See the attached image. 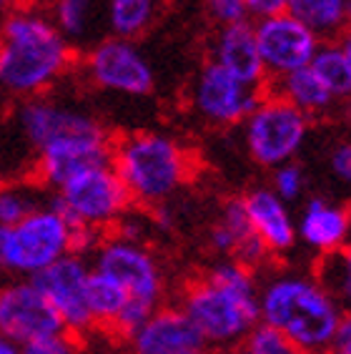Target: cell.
Returning a JSON list of instances; mask_svg holds the SVG:
<instances>
[{"instance_id":"cell-1","label":"cell","mask_w":351,"mask_h":354,"mask_svg":"<svg viewBox=\"0 0 351 354\" xmlns=\"http://www.w3.org/2000/svg\"><path fill=\"white\" fill-rule=\"evenodd\" d=\"M176 304L203 349L231 354L258 324V274L234 259H216L181 286Z\"/></svg>"},{"instance_id":"cell-2","label":"cell","mask_w":351,"mask_h":354,"mask_svg":"<svg viewBox=\"0 0 351 354\" xmlns=\"http://www.w3.org/2000/svg\"><path fill=\"white\" fill-rule=\"evenodd\" d=\"M344 307L314 272L271 269L258 274V322L276 329L294 352L331 354Z\"/></svg>"},{"instance_id":"cell-3","label":"cell","mask_w":351,"mask_h":354,"mask_svg":"<svg viewBox=\"0 0 351 354\" xmlns=\"http://www.w3.org/2000/svg\"><path fill=\"white\" fill-rule=\"evenodd\" d=\"M73 46L41 8H10L0 21V88L35 98L70 66Z\"/></svg>"},{"instance_id":"cell-4","label":"cell","mask_w":351,"mask_h":354,"mask_svg":"<svg viewBox=\"0 0 351 354\" xmlns=\"http://www.w3.org/2000/svg\"><path fill=\"white\" fill-rule=\"evenodd\" d=\"M111 166L133 206L153 212L196 174V158L183 141L163 131H133L113 141Z\"/></svg>"},{"instance_id":"cell-5","label":"cell","mask_w":351,"mask_h":354,"mask_svg":"<svg viewBox=\"0 0 351 354\" xmlns=\"http://www.w3.org/2000/svg\"><path fill=\"white\" fill-rule=\"evenodd\" d=\"M68 254H75V229L50 201L21 224L0 226V277L6 279H35Z\"/></svg>"},{"instance_id":"cell-6","label":"cell","mask_w":351,"mask_h":354,"mask_svg":"<svg viewBox=\"0 0 351 354\" xmlns=\"http://www.w3.org/2000/svg\"><path fill=\"white\" fill-rule=\"evenodd\" d=\"M91 269L101 272L129 294L131 304L146 317L161 309L169 299V274L149 244L126 241L106 234L88 257Z\"/></svg>"},{"instance_id":"cell-7","label":"cell","mask_w":351,"mask_h":354,"mask_svg":"<svg viewBox=\"0 0 351 354\" xmlns=\"http://www.w3.org/2000/svg\"><path fill=\"white\" fill-rule=\"evenodd\" d=\"M50 206L68 218L73 229L93 232L98 236L113 232V226L133 209L129 191L113 166H95L50 194Z\"/></svg>"},{"instance_id":"cell-8","label":"cell","mask_w":351,"mask_h":354,"mask_svg":"<svg viewBox=\"0 0 351 354\" xmlns=\"http://www.w3.org/2000/svg\"><path fill=\"white\" fill-rule=\"evenodd\" d=\"M241 126L249 158L261 169L274 171L296 161L309 138L311 118L286 103L284 98L266 91L256 111Z\"/></svg>"},{"instance_id":"cell-9","label":"cell","mask_w":351,"mask_h":354,"mask_svg":"<svg viewBox=\"0 0 351 354\" xmlns=\"http://www.w3.org/2000/svg\"><path fill=\"white\" fill-rule=\"evenodd\" d=\"M266 88H251L236 81L229 71L206 61L191 86V109L196 116L216 129L241 126L256 111Z\"/></svg>"},{"instance_id":"cell-10","label":"cell","mask_w":351,"mask_h":354,"mask_svg":"<svg viewBox=\"0 0 351 354\" xmlns=\"http://www.w3.org/2000/svg\"><path fill=\"white\" fill-rule=\"evenodd\" d=\"M113 141L115 138L108 133V129L98 123L91 131L50 143L35 153V184L53 194L83 171L111 164Z\"/></svg>"},{"instance_id":"cell-11","label":"cell","mask_w":351,"mask_h":354,"mask_svg":"<svg viewBox=\"0 0 351 354\" xmlns=\"http://www.w3.org/2000/svg\"><path fill=\"white\" fill-rule=\"evenodd\" d=\"M35 286L43 292L50 307L55 309L63 329L83 339L95 332L91 307H88V281H91V261L83 254H68L46 272L35 277Z\"/></svg>"},{"instance_id":"cell-12","label":"cell","mask_w":351,"mask_h":354,"mask_svg":"<svg viewBox=\"0 0 351 354\" xmlns=\"http://www.w3.org/2000/svg\"><path fill=\"white\" fill-rule=\"evenodd\" d=\"M86 73L98 88L123 95H149L155 86L153 68L141 48L113 35L88 50Z\"/></svg>"},{"instance_id":"cell-13","label":"cell","mask_w":351,"mask_h":354,"mask_svg":"<svg viewBox=\"0 0 351 354\" xmlns=\"http://www.w3.org/2000/svg\"><path fill=\"white\" fill-rule=\"evenodd\" d=\"M254 38H256L258 55H261L269 83L284 78L294 71L306 68L321 46L316 35L306 26H301L296 18H291L289 13L256 21Z\"/></svg>"},{"instance_id":"cell-14","label":"cell","mask_w":351,"mask_h":354,"mask_svg":"<svg viewBox=\"0 0 351 354\" xmlns=\"http://www.w3.org/2000/svg\"><path fill=\"white\" fill-rule=\"evenodd\" d=\"M61 329L58 314L33 279H8L0 284V332L6 337L23 347Z\"/></svg>"},{"instance_id":"cell-15","label":"cell","mask_w":351,"mask_h":354,"mask_svg":"<svg viewBox=\"0 0 351 354\" xmlns=\"http://www.w3.org/2000/svg\"><path fill=\"white\" fill-rule=\"evenodd\" d=\"M206 246L216 259H234L254 269L256 274L261 266L274 261L271 254L266 252V246L261 244V239L251 229L241 196L229 198L221 206L218 218L206 232Z\"/></svg>"},{"instance_id":"cell-16","label":"cell","mask_w":351,"mask_h":354,"mask_svg":"<svg viewBox=\"0 0 351 354\" xmlns=\"http://www.w3.org/2000/svg\"><path fill=\"white\" fill-rule=\"evenodd\" d=\"M351 239V209L326 196H311L296 216V244L316 259L341 252Z\"/></svg>"},{"instance_id":"cell-17","label":"cell","mask_w":351,"mask_h":354,"mask_svg":"<svg viewBox=\"0 0 351 354\" xmlns=\"http://www.w3.org/2000/svg\"><path fill=\"white\" fill-rule=\"evenodd\" d=\"M15 118H18V129H21L23 138L35 153L50 143L61 141V138L91 131L101 123L91 113H83V111L70 109V106H61V103L48 101L41 95L26 98Z\"/></svg>"},{"instance_id":"cell-18","label":"cell","mask_w":351,"mask_h":354,"mask_svg":"<svg viewBox=\"0 0 351 354\" xmlns=\"http://www.w3.org/2000/svg\"><path fill=\"white\" fill-rule=\"evenodd\" d=\"M129 354H189L203 349L196 329L178 304H163L126 337Z\"/></svg>"},{"instance_id":"cell-19","label":"cell","mask_w":351,"mask_h":354,"mask_svg":"<svg viewBox=\"0 0 351 354\" xmlns=\"http://www.w3.org/2000/svg\"><path fill=\"white\" fill-rule=\"evenodd\" d=\"M241 201L251 229L261 239L271 259L286 257L296 246V218L289 204H284L269 186H254L243 194Z\"/></svg>"},{"instance_id":"cell-20","label":"cell","mask_w":351,"mask_h":354,"mask_svg":"<svg viewBox=\"0 0 351 354\" xmlns=\"http://www.w3.org/2000/svg\"><path fill=\"white\" fill-rule=\"evenodd\" d=\"M211 61L221 66L223 71H229L243 86H251V88L269 86L256 38H254V23L246 21L238 26L218 28L211 43Z\"/></svg>"},{"instance_id":"cell-21","label":"cell","mask_w":351,"mask_h":354,"mask_svg":"<svg viewBox=\"0 0 351 354\" xmlns=\"http://www.w3.org/2000/svg\"><path fill=\"white\" fill-rule=\"evenodd\" d=\"M266 91L278 95V98H284L286 103H291L294 109H298L309 118L324 116V113H329L336 106L334 95L324 88V83L319 81L316 73L309 66L301 71H294V73L284 75V78L271 81L266 86Z\"/></svg>"},{"instance_id":"cell-22","label":"cell","mask_w":351,"mask_h":354,"mask_svg":"<svg viewBox=\"0 0 351 354\" xmlns=\"http://www.w3.org/2000/svg\"><path fill=\"white\" fill-rule=\"evenodd\" d=\"M286 13L306 26L319 41H336L349 26L346 0H289Z\"/></svg>"},{"instance_id":"cell-23","label":"cell","mask_w":351,"mask_h":354,"mask_svg":"<svg viewBox=\"0 0 351 354\" xmlns=\"http://www.w3.org/2000/svg\"><path fill=\"white\" fill-rule=\"evenodd\" d=\"M158 0H106V23L113 38H141L155 21Z\"/></svg>"},{"instance_id":"cell-24","label":"cell","mask_w":351,"mask_h":354,"mask_svg":"<svg viewBox=\"0 0 351 354\" xmlns=\"http://www.w3.org/2000/svg\"><path fill=\"white\" fill-rule=\"evenodd\" d=\"M309 68L324 83V88L334 95V101L351 98V63L336 41H324L319 46L316 55L311 58Z\"/></svg>"},{"instance_id":"cell-25","label":"cell","mask_w":351,"mask_h":354,"mask_svg":"<svg viewBox=\"0 0 351 354\" xmlns=\"http://www.w3.org/2000/svg\"><path fill=\"white\" fill-rule=\"evenodd\" d=\"M48 204L46 189L35 181H6L0 184V226H15L35 209Z\"/></svg>"},{"instance_id":"cell-26","label":"cell","mask_w":351,"mask_h":354,"mask_svg":"<svg viewBox=\"0 0 351 354\" xmlns=\"http://www.w3.org/2000/svg\"><path fill=\"white\" fill-rule=\"evenodd\" d=\"M93 8L95 0H53L46 13L58 28V33L73 46V41H83L91 30Z\"/></svg>"},{"instance_id":"cell-27","label":"cell","mask_w":351,"mask_h":354,"mask_svg":"<svg viewBox=\"0 0 351 354\" xmlns=\"http://www.w3.org/2000/svg\"><path fill=\"white\" fill-rule=\"evenodd\" d=\"M314 274L336 297L344 312H351V244H346L341 252L331 254V257L316 259Z\"/></svg>"},{"instance_id":"cell-28","label":"cell","mask_w":351,"mask_h":354,"mask_svg":"<svg viewBox=\"0 0 351 354\" xmlns=\"http://www.w3.org/2000/svg\"><path fill=\"white\" fill-rule=\"evenodd\" d=\"M269 189L274 191L284 204H296V201H301L306 191V174H304V169H301V164L291 161V164H284L271 171Z\"/></svg>"},{"instance_id":"cell-29","label":"cell","mask_w":351,"mask_h":354,"mask_svg":"<svg viewBox=\"0 0 351 354\" xmlns=\"http://www.w3.org/2000/svg\"><path fill=\"white\" fill-rule=\"evenodd\" d=\"M21 349L23 354H81V339L75 334L61 329V332L46 334V337L28 342Z\"/></svg>"},{"instance_id":"cell-30","label":"cell","mask_w":351,"mask_h":354,"mask_svg":"<svg viewBox=\"0 0 351 354\" xmlns=\"http://www.w3.org/2000/svg\"><path fill=\"white\" fill-rule=\"evenodd\" d=\"M241 347L251 349V352H256V354H289V352H294L276 329L266 327V324H261V322H258L256 329L246 337V342H243Z\"/></svg>"},{"instance_id":"cell-31","label":"cell","mask_w":351,"mask_h":354,"mask_svg":"<svg viewBox=\"0 0 351 354\" xmlns=\"http://www.w3.org/2000/svg\"><path fill=\"white\" fill-rule=\"evenodd\" d=\"M206 8H209V18L218 28L238 26V23L249 21V10H246L243 0H209Z\"/></svg>"},{"instance_id":"cell-32","label":"cell","mask_w":351,"mask_h":354,"mask_svg":"<svg viewBox=\"0 0 351 354\" xmlns=\"http://www.w3.org/2000/svg\"><path fill=\"white\" fill-rule=\"evenodd\" d=\"M329 169H331V174L341 181V184L351 186V141H341L331 149Z\"/></svg>"},{"instance_id":"cell-33","label":"cell","mask_w":351,"mask_h":354,"mask_svg":"<svg viewBox=\"0 0 351 354\" xmlns=\"http://www.w3.org/2000/svg\"><path fill=\"white\" fill-rule=\"evenodd\" d=\"M243 3H246L249 18H256V21L281 15V13H286V8H289V0H243Z\"/></svg>"},{"instance_id":"cell-34","label":"cell","mask_w":351,"mask_h":354,"mask_svg":"<svg viewBox=\"0 0 351 354\" xmlns=\"http://www.w3.org/2000/svg\"><path fill=\"white\" fill-rule=\"evenodd\" d=\"M331 352L351 354V312H344V319L339 324L336 342H334V349H331Z\"/></svg>"},{"instance_id":"cell-35","label":"cell","mask_w":351,"mask_h":354,"mask_svg":"<svg viewBox=\"0 0 351 354\" xmlns=\"http://www.w3.org/2000/svg\"><path fill=\"white\" fill-rule=\"evenodd\" d=\"M0 354H23V349L18 342H13L10 337H6V334L0 332Z\"/></svg>"},{"instance_id":"cell-36","label":"cell","mask_w":351,"mask_h":354,"mask_svg":"<svg viewBox=\"0 0 351 354\" xmlns=\"http://www.w3.org/2000/svg\"><path fill=\"white\" fill-rule=\"evenodd\" d=\"M336 43L341 46V50H344L346 58H349V63H351V23L344 28V33H341V35L336 38Z\"/></svg>"},{"instance_id":"cell-37","label":"cell","mask_w":351,"mask_h":354,"mask_svg":"<svg viewBox=\"0 0 351 354\" xmlns=\"http://www.w3.org/2000/svg\"><path fill=\"white\" fill-rule=\"evenodd\" d=\"M50 3L53 0H13V8H41V10H46Z\"/></svg>"},{"instance_id":"cell-38","label":"cell","mask_w":351,"mask_h":354,"mask_svg":"<svg viewBox=\"0 0 351 354\" xmlns=\"http://www.w3.org/2000/svg\"><path fill=\"white\" fill-rule=\"evenodd\" d=\"M13 8V0H0V15H6Z\"/></svg>"},{"instance_id":"cell-39","label":"cell","mask_w":351,"mask_h":354,"mask_svg":"<svg viewBox=\"0 0 351 354\" xmlns=\"http://www.w3.org/2000/svg\"><path fill=\"white\" fill-rule=\"evenodd\" d=\"M231 354H256V352H251V349H246V347H238V349H234Z\"/></svg>"},{"instance_id":"cell-40","label":"cell","mask_w":351,"mask_h":354,"mask_svg":"<svg viewBox=\"0 0 351 354\" xmlns=\"http://www.w3.org/2000/svg\"><path fill=\"white\" fill-rule=\"evenodd\" d=\"M346 18H349V23H351V0H346Z\"/></svg>"},{"instance_id":"cell-41","label":"cell","mask_w":351,"mask_h":354,"mask_svg":"<svg viewBox=\"0 0 351 354\" xmlns=\"http://www.w3.org/2000/svg\"><path fill=\"white\" fill-rule=\"evenodd\" d=\"M189 354H214V352H209V349H198V352H189Z\"/></svg>"},{"instance_id":"cell-42","label":"cell","mask_w":351,"mask_h":354,"mask_svg":"<svg viewBox=\"0 0 351 354\" xmlns=\"http://www.w3.org/2000/svg\"><path fill=\"white\" fill-rule=\"evenodd\" d=\"M289 354H298V352H289Z\"/></svg>"},{"instance_id":"cell-43","label":"cell","mask_w":351,"mask_h":354,"mask_svg":"<svg viewBox=\"0 0 351 354\" xmlns=\"http://www.w3.org/2000/svg\"><path fill=\"white\" fill-rule=\"evenodd\" d=\"M331 354H339V352H331Z\"/></svg>"},{"instance_id":"cell-44","label":"cell","mask_w":351,"mask_h":354,"mask_svg":"<svg viewBox=\"0 0 351 354\" xmlns=\"http://www.w3.org/2000/svg\"><path fill=\"white\" fill-rule=\"evenodd\" d=\"M206 3H209V0H206Z\"/></svg>"}]
</instances>
